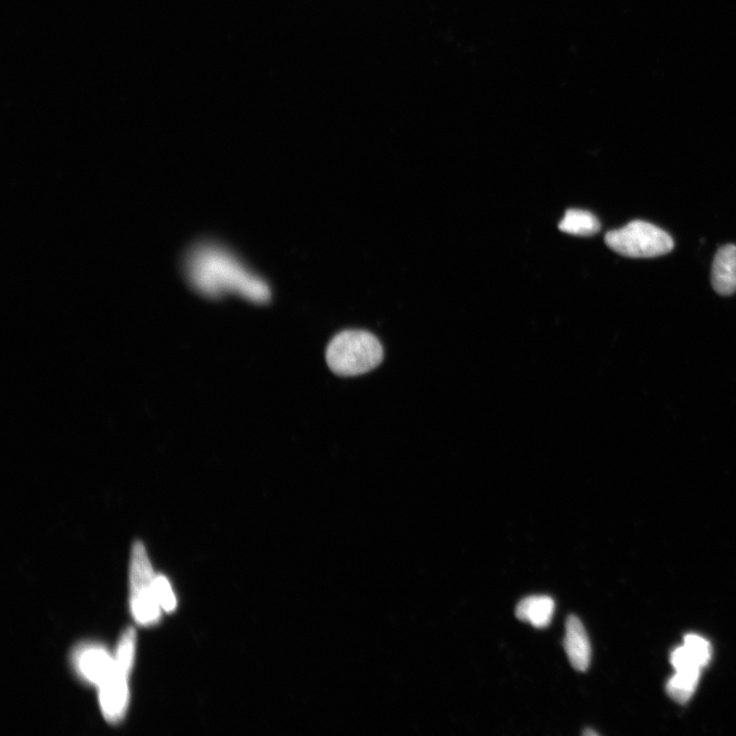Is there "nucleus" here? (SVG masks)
Instances as JSON below:
<instances>
[{"label":"nucleus","mask_w":736,"mask_h":736,"mask_svg":"<svg viewBox=\"0 0 736 736\" xmlns=\"http://www.w3.org/2000/svg\"><path fill=\"white\" fill-rule=\"evenodd\" d=\"M189 270L194 286L208 296L235 293L258 304L270 299L267 284L235 255L220 247L206 246L196 251Z\"/></svg>","instance_id":"f257e3e1"},{"label":"nucleus","mask_w":736,"mask_h":736,"mask_svg":"<svg viewBox=\"0 0 736 736\" xmlns=\"http://www.w3.org/2000/svg\"><path fill=\"white\" fill-rule=\"evenodd\" d=\"M383 358L381 342L365 331H344L331 341L327 350L331 370L343 377L371 372L381 364Z\"/></svg>","instance_id":"f03ea898"},{"label":"nucleus","mask_w":736,"mask_h":736,"mask_svg":"<svg viewBox=\"0 0 736 736\" xmlns=\"http://www.w3.org/2000/svg\"><path fill=\"white\" fill-rule=\"evenodd\" d=\"M136 647V633L128 628L122 635L115 655V666L100 686V703L105 719L120 722L129 704L128 676L131 672Z\"/></svg>","instance_id":"7ed1b4c3"},{"label":"nucleus","mask_w":736,"mask_h":736,"mask_svg":"<svg viewBox=\"0 0 736 736\" xmlns=\"http://www.w3.org/2000/svg\"><path fill=\"white\" fill-rule=\"evenodd\" d=\"M606 244L616 253L629 258H655L670 253L674 241L662 228L641 220L612 230Z\"/></svg>","instance_id":"20e7f679"},{"label":"nucleus","mask_w":736,"mask_h":736,"mask_svg":"<svg viewBox=\"0 0 736 736\" xmlns=\"http://www.w3.org/2000/svg\"><path fill=\"white\" fill-rule=\"evenodd\" d=\"M131 610L135 621L144 626L156 625L161 619V606L156 589V576L142 542L132 548L130 566Z\"/></svg>","instance_id":"39448f33"},{"label":"nucleus","mask_w":736,"mask_h":736,"mask_svg":"<svg viewBox=\"0 0 736 736\" xmlns=\"http://www.w3.org/2000/svg\"><path fill=\"white\" fill-rule=\"evenodd\" d=\"M74 664L83 679L100 687L112 673L115 657L103 647L88 644L77 649Z\"/></svg>","instance_id":"423d86ee"},{"label":"nucleus","mask_w":736,"mask_h":736,"mask_svg":"<svg viewBox=\"0 0 736 736\" xmlns=\"http://www.w3.org/2000/svg\"><path fill=\"white\" fill-rule=\"evenodd\" d=\"M712 659L711 643L697 634L684 637V644L675 649L671 663L676 671H702Z\"/></svg>","instance_id":"0eeeda50"},{"label":"nucleus","mask_w":736,"mask_h":736,"mask_svg":"<svg viewBox=\"0 0 736 736\" xmlns=\"http://www.w3.org/2000/svg\"><path fill=\"white\" fill-rule=\"evenodd\" d=\"M564 649L574 669L585 672L591 661V647L587 632L580 619L571 615L566 623Z\"/></svg>","instance_id":"6e6552de"},{"label":"nucleus","mask_w":736,"mask_h":736,"mask_svg":"<svg viewBox=\"0 0 736 736\" xmlns=\"http://www.w3.org/2000/svg\"><path fill=\"white\" fill-rule=\"evenodd\" d=\"M712 285L722 296L736 292V246L726 245L717 251L712 267Z\"/></svg>","instance_id":"1a4fd4ad"},{"label":"nucleus","mask_w":736,"mask_h":736,"mask_svg":"<svg viewBox=\"0 0 736 736\" xmlns=\"http://www.w3.org/2000/svg\"><path fill=\"white\" fill-rule=\"evenodd\" d=\"M556 603L549 596H528L516 609L519 620L529 622L536 628L547 627L554 617Z\"/></svg>","instance_id":"9d476101"},{"label":"nucleus","mask_w":736,"mask_h":736,"mask_svg":"<svg viewBox=\"0 0 736 736\" xmlns=\"http://www.w3.org/2000/svg\"><path fill=\"white\" fill-rule=\"evenodd\" d=\"M559 227L562 232L569 235L591 237L600 233L601 222L588 211L571 209L566 212Z\"/></svg>","instance_id":"9b49d317"},{"label":"nucleus","mask_w":736,"mask_h":736,"mask_svg":"<svg viewBox=\"0 0 736 736\" xmlns=\"http://www.w3.org/2000/svg\"><path fill=\"white\" fill-rule=\"evenodd\" d=\"M702 671H676L666 685L668 696L679 704L687 703L696 693Z\"/></svg>","instance_id":"f8f14e48"},{"label":"nucleus","mask_w":736,"mask_h":736,"mask_svg":"<svg viewBox=\"0 0 736 736\" xmlns=\"http://www.w3.org/2000/svg\"><path fill=\"white\" fill-rule=\"evenodd\" d=\"M156 589L161 608L167 613L173 612L176 608V598L165 576H156Z\"/></svg>","instance_id":"ddd939ff"},{"label":"nucleus","mask_w":736,"mask_h":736,"mask_svg":"<svg viewBox=\"0 0 736 736\" xmlns=\"http://www.w3.org/2000/svg\"><path fill=\"white\" fill-rule=\"evenodd\" d=\"M583 734H584V735H586V736H591V735H594V736H596V735H598V734H597V732H595V731H593V730H591V729H587V730H585V731L583 732Z\"/></svg>","instance_id":"4468645a"}]
</instances>
